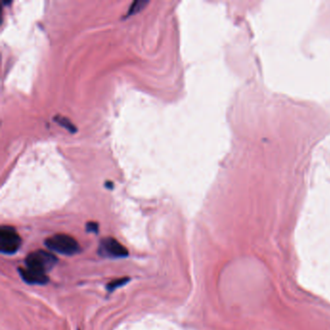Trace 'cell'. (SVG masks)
<instances>
[{"mask_svg": "<svg viewBox=\"0 0 330 330\" xmlns=\"http://www.w3.org/2000/svg\"><path fill=\"white\" fill-rule=\"evenodd\" d=\"M147 3L146 2H143V1H137V2H134L133 5L131 6L130 11H129V14L128 15H131V14H134V13H137L141 9L140 7L141 6H144L146 5Z\"/></svg>", "mask_w": 330, "mask_h": 330, "instance_id": "52a82bcc", "label": "cell"}, {"mask_svg": "<svg viewBox=\"0 0 330 330\" xmlns=\"http://www.w3.org/2000/svg\"><path fill=\"white\" fill-rule=\"evenodd\" d=\"M21 239L18 231L12 227L3 226L0 230V250L11 255L20 249Z\"/></svg>", "mask_w": 330, "mask_h": 330, "instance_id": "3957f363", "label": "cell"}, {"mask_svg": "<svg viewBox=\"0 0 330 330\" xmlns=\"http://www.w3.org/2000/svg\"><path fill=\"white\" fill-rule=\"evenodd\" d=\"M101 254L110 258H124L128 256L127 249L112 237H106L101 241Z\"/></svg>", "mask_w": 330, "mask_h": 330, "instance_id": "277c9868", "label": "cell"}, {"mask_svg": "<svg viewBox=\"0 0 330 330\" xmlns=\"http://www.w3.org/2000/svg\"><path fill=\"white\" fill-rule=\"evenodd\" d=\"M20 274L23 280L28 284H32V285H44V284H47V282L49 281L48 275L31 271L25 267L20 268Z\"/></svg>", "mask_w": 330, "mask_h": 330, "instance_id": "5b68a950", "label": "cell"}, {"mask_svg": "<svg viewBox=\"0 0 330 330\" xmlns=\"http://www.w3.org/2000/svg\"><path fill=\"white\" fill-rule=\"evenodd\" d=\"M87 230H89V231L96 232L98 230V226L95 223H88L87 224Z\"/></svg>", "mask_w": 330, "mask_h": 330, "instance_id": "ba28073f", "label": "cell"}, {"mask_svg": "<svg viewBox=\"0 0 330 330\" xmlns=\"http://www.w3.org/2000/svg\"><path fill=\"white\" fill-rule=\"evenodd\" d=\"M129 280L128 278H121V279H117V280L112 281L110 282V284L108 285V289L110 290H115L116 288H118L120 286H123L126 284V282Z\"/></svg>", "mask_w": 330, "mask_h": 330, "instance_id": "8992f818", "label": "cell"}, {"mask_svg": "<svg viewBox=\"0 0 330 330\" xmlns=\"http://www.w3.org/2000/svg\"><path fill=\"white\" fill-rule=\"evenodd\" d=\"M46 246L52 252L66 256H72L80 251L78 241L68 234H54L46 240Z\"/></svg>", "mask_w": 330, "mask_h": 330, "instance_id": "7a4b0ae2", "label": "cell"}, {"mask_svg": "<svg viewBox=\"0 0 330 330\" xmlns=\"http://www.w3.org/2000/svg\"><path fill=\"white\" fill-rule=\"evenodd\" d=\"M56 263V258L46 251H35L30 253L25 260V268L47 275L54 264Z\"/></svg>", "mask_w": 330, "mask_h": 330, "instance_id": "6da1fadb", "label": "cell"}]
</instances>
